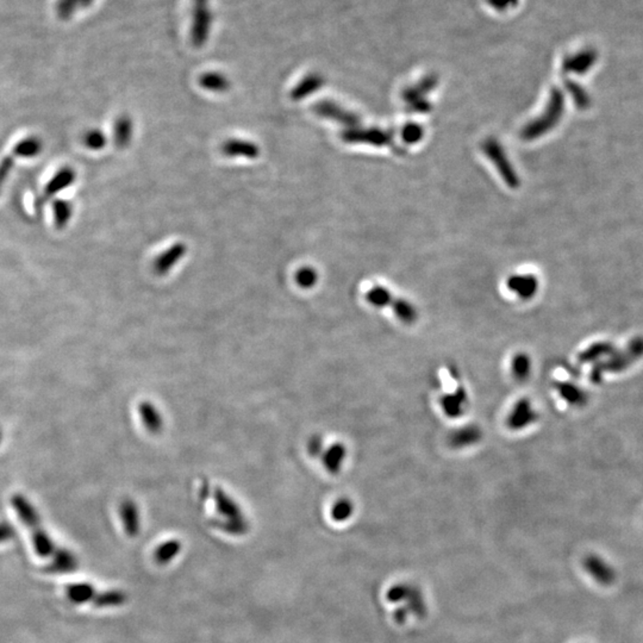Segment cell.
I'll return each mask as SVG.
<instances>
[{
    "instance_id": "6da1fadb",
    "label": "cell",
    "mask_w": 643,
    "mask_h": 643,
    "mask_svg": "<svg viewBox=\"0 0 643 643\" xmlns=\"http://www.w3.org/2000/svg\"><path fill=\"white\" fill-rule=\"evenodd\" d=\"M12 505L22 522L27 524L32 533L37 554L45 559H50L54 571H74L78 566L77 559L71 552L58 547L54 541L50 539L48 533L42 526L36 508L29 503V500L23 495H14L12 497Z\"/></svg>"
},
{
    "instance_id": "7a4b0ae2",
    "label": "cell",
    "mask_w": 643,
    "mask_h": 643,
    "mask_svg": "<svg viewBox=\"0 0 643 643\" xmlns=\"http://www.w3.org/2000/svg\"><path fill=\"white\" fill-rule=\"evenodd\" d=\"M67 597L74 604H91L98 609H115L128 602V594L121 589H100L89 583L68 585Z\"/></svg>"
},
{
    "instance_id": "3957f363",
    "label": "cell",
    "mask_w": 643,
    "mask_h": 643,
    "mask_svg": "<svg viewBox=\"0 0 643 643\" xmlns=\"http://www.w3.org/2000/svg\"><path fill=\"white\" fill-rule=\"evenodd\" d=\"M565 111V95L560 89L554 87L549 95L548 103L544 108L543 113L540 117L535 118L534 121L528 123L523 128L521 136L523 140L534 141L540 139L541 136L546 135L547 132L553 130L558 126Z\"/></svg>"
},
{
    "instance_id": "277c9868",
    "label": "cell",
    "mask_w": 643,
    "mask_h": 643,
    "mask_svg": "<svg viewBox=\"0 0 643 643\" xmlns=\"http://www.w3.org/2000/svg\"><path fill=\"white\" fill-rule=\"evenodd\" d=\"M213 495L217 513L221 517V522L218 523V526L222 530L229 535H246L249 531V522L239 504L221 489H216Z\"/></svg>"
},
{
    "instance_id": "5b68a950",
    "label": "cell",
    "mask_w": 643,
    "mask_h": 643,
    "mask_svg": "<svg viewBox=\"0 0 643 643\" xmlns=\"http://www.w3.org/2000/svg\"><path fill=\"white\" fill-rule=\"evenodd\" d=\"M482 149L486 156L493 162L497 171L500 172V176L503 178L505 184L511 189H517L521 185L517 173L513 169L511 162L508 161V155L504 152L502 144L498 141L490 137L482 144Z\"/></svg>"
},
{
    "instance_id": "8992f818",
    "label": "cell",
    "mask_w": 643,
    "mask_h": 643,
    "mask_svg": "<svg viewBox=\"0 0 643 643\" xmlns=\"http://www.w3.org/2000/svg\"><path fill=\"white\" fill-rule=\"evenodd\" d=\"M192 27H191V40L192 45L200 48L207 43L212 25V12L209 6L210 0H192Z\"/></svg>"
},
{
    "instance_id": "52a82bcc",
    "label": "cell",
    "mask_w": 643,
    "mask_h": 643,
    "mask_svg": "<svg viewBox=\"0 0 643 643\" xmlns=\"http://www.w3.org/2000/svg\"><path fill=\"white\" fill-rule=\"evenodd\" d=\"M342 140L348 143H367L377 147H384V145H391L392 137L391 131L380 129V128H369V129H361V128H348L342 132Z\"/></svg>"
},
{
    "instance_id": "ba28073f",
    "label": "cell",
    "mask_w": 643,
    "mask_h": 643,
    "mask_svg": "<svg viewBox=\"0 0 643 643\" xmlns=\"http://www.w3.org/2000/svg\"><path fill=\"white\" fill-rule=\"evenodd\" d=\"M539 412L528 398H521L513 405L506 417V425L513 432H521L535 424Z\"/></svg>"
},
{
    "instance_id": "9c48e42d",
    "label": "cell",
    "mask_w": 643,
    "mask_h": 643,
    "mask_svg": "<svg viewBox=\"0 0 643 643\" xmlns=\"http://www.w3.org/2000/svg\"><path fill=\"white\" fill-rule=\"evenodd\" d=\"M598 58V51L592 47L581 49L574 54L567 55L563 61V72L565 74L573 73L576 75H585L597 63Z\"/></svg>"
},
{
    "instance_id": "30bf717a",
    "label": "cell",
    "mask_w": 643,
    "mask_h": 643,
    "mask_svg": "<svg viewBox=\"0 0 643 643\" xmlns=\"http://www.w3.org/2000/svg\"><path fill=\"white\" fill-rule=\"evenodd\" d=\"M468 392L463 385H455L449 392L440 397V406L448 419H456L463 417L468 408Z\"/></svg>"
},
{
    "instance_id": "8fae6325",
    "label": "cell",
    "mask_w": 643,
    "mask_h": 643,
    "mask_svg": "<svg viewBox=\"0 0 643 643\" xmlns=\"http://www.w3.org/2000/svg\"><path fill=\"white\" fill-rule=\"evenodd\" d=\"M314 111L320 117L333 119L348 128H355L356 126L360 124L359 116H356L355 113H351V111H347L346 108H342L331 100H323V102L315 104Z\"/></svg>"
},
{
    "instance_id": "7c38bea8",
    "label": "cell",
    "mask_w": 643,
    "mask_h": 643,
    "mask_svg": "<svg viewBox=\"0 0 643 643\" xmlns=\"http://www.w3.org/2000/svg\"><path fill=\"white\" fill-rule=\"evenodd\" d=\"M187 253V246L184 242H176L171 247L163 250L155 260H154L153 270L155 274L166 275L169 273V270L178 265L181 259L186 255Z\"/></svg>"
},
{
    "instance_id": "4fadbf2b",
    "label": "cell",
    "mask_w": 643,
    "mask_h": 643,
    "mask_svg": "<svg viewBox=\"0 0 643 643\" xmlns=\"http://www.w3.org/2000/svg\"><path fill=\"white\" fill-rule=\"evenodd\" d=\"M506 286L510 292L515 293L523 301H528L537 294L540 283L533 274H516L508 278Z\"/></svg>"
},
{
    "instance_id": "5bb4252c",
    "label": "cell",
    "mask_w": 643,
    "mask_h": 643,
    "mask_svg": "<svg viewBox=\"0 0 643 643\" xmlns=\"http://www.w3.org/2000/svg\"><path fill=\"white\" fill-rule=\"evenodd\" d=\"M222 153L228 158H246L249 160H255L260 156L261 150L257 143L250 141L230 139V140L225 141L222 145Z\"/></svg>"
},
{
    "instance_id": "9a60e30c",
    "label": "cell",
    "mask_w": 643,
    "mask_h": 643,
    "mask_svg": "<svg viewBox=\"0 0 643 643\" xmlns=\"http://www.w3.org/2000/svg\"><path fill=\"white\" fill-rule=\"evenodd\" d=\"M347 456L348 449L346 445H343L342 442H335L333 445L325 447L323 454L320 455V459L327 472L330 474H338L344 466Z\"/></svg>"
},
{
    "instance_id": "2e32d148",
    "label": "cell",
    "mask_w": 643,
    "mask_h": 643,
    "mask_svg": "<svg viewBox=\"0 0 643 643\" xmlns=\"http://www.w3.org/2000/svg\"><path fill=\"white\" fill-rule=\"evenodd\" d=\"M584 567L589 576H592L594 581H598L599 584H612L616 578V573L612 570V567L605 563L603 559L599 558L598 555L586 557Z\"/></svg>"
},
{
    "instance_id": "e0dca14e",
    "label": "cell",
    "mask_w": 643,
    "mask_h": 643,
    "mask_svg": "<svg viewBox=\"0 0 643 643\" xmlns=\"http://www.w3.org/2000/svg\"><path fill=\"white\" fill-rule=\"evenodd\" d=\"M482 428L477 424H468L465 427L459 428L449 435V443L453 448L465 449L472 445H476L482 441Z\"/></svg>"
},
{
    "instance_id": "ac0fdd59",
    "label": "cell",
    "mask_w": 643,
    "mask_h": 643,
    "mask_svg": "<svg viewBox=\"0 0 643 643\" xmlns=\"http://www.w3.org/2000/svg\"><path fill=\"white\" fill-rule=\"evenodd\" d=\"M119 515L126 535L130 537L139 535L141 531V513L137 504L131 500L121 502Z\"/></svg>"
},
{
    "instance_id": "d6986e66",
    "label": "cell",
    "mask_w": 643,
    "mask_h": 643,
    "mask_svg": "<svg viewBox=\"0 0 643 643\" xmlns=\"http://www.w3.org/2000/svg\"><path fill=\"white\" fill-rule=\"evenodd\" d=\"M141 421L144 428L152 434H160L163 429V419L160 410L152 401H142L140 404Z\"/></svg>"
},
{
    "instance_id": "ffe728a7",
    "label": "cell",
    "mask_w": 643,
    "mask_h": 643,
    "mask_svg": "<svg viewBox=\"0 0 643 643\" xmlns=\"http://www.w3.org/2000/svg\"><path fill=\"white\" fill-rule=\"evenodd\" d=\"M323 84L324 79L320 77V74L311 73L305 78H303L302 80L299 81L297 85L293 87V90L291 91V98L294 102L303 100L306 97L314 95L315 92L320 90Z\"/></svg>"
},
{
    "instance_id": "44dd1931",
    "label": "cell",
    "mask_w": 643,
    "mask_h": 643,
    "mask_svg": "<svg viewBox=\"0 0 643 643\" xmlns=\"http://www.w3.org/2000/svg\"><path fill=\"white\" fill-rule=\"evenodd\" d=\"M183 550V544L180 541L173 540L165 541L159 544L153 553L154 561L160 565V566H166L169 565L172 561H174L179 554Z\"/></svg>"
},
{
    "instance_id": "7402d4cb",
    "label": "cell",
    "mask_w": 643,
    "mask_h": 643,
    "mask_svg": "<svg viewBox=\"0 0 643 643\" xmlns=\"http://www.w3.org/2000/svg\"><path fill=\"white\" fill-rule=\"evenodd\" d=\"M134 135V123L129 116L121 115L113 126V141L118 148L124 149L130 144Z\"/></svg>"
},
{
    "instance_id": "603a6c76",
    "label": "cell",
    "mask_w": 643,
    "mask_h": 643,
    "mask_svg": "<svg viewBox=\"0 0 643 643\" xmlns=\"http://www.w3.org/2000/svg\"><path fill=\"white\" fill-rule=\"evenodd\" d=\"M199 85L210 92L224 93L230 89V80L222 73L207 72L199 78Z\"/></svg>"
},
{
    "instance_id": "cb8c5ba5",
    "label": "cell",
    "mask_w": 643,
    "mask_h": 643,
    "mask_svg": "<svg viewBox=\"0 0 643 643\" xmlns=\"http://www.w3.org/2000/svg\"><path fill=\"white\" fill-rule=\"evenodd\" d=\"M437 79L435 77H427L425 79H423L419 85L412 86V87H409L403 92V100L409 104V105H412L414 103H419V102H422L423 95L430 92V91L436 86Z\"/></svg>"
},
{
    "instance_id": "d4e9b609",
    "label": "cell",
    "mask_w": 643,
    "mask_h": 643,
    "mask_svg": "<svg viewBox=\"0 0 643 643\" xmlns=\"http://www.w3.org/2000/svg\"><path fill=\"white\" fill-rule=\"evenodd\" d=\"M533 371V360L530 355L524 351L515 354L511 360V373L518 382H524L530 377Z\"/></svg>"
},
{
    "instance_id": "484cf974",
    "label": "cell",
    "mask_w": 643,
    "mask_h": 643,
    "mask_svg": "<svg viewBox=\"0 0 643 643\" xmlns=\"http://www.w3.org/2000/svg\"><path fill=\"white\" fill-rule=\"evenodd\" d=\"M392 310L397 316V318L404 324H414L419 318V311L416 309L414 304H411L409 301L403 299V298H395V302L392 304Z\"/></svg>"
},
{
    "instance_id": "4316f807",
    "label": "cell",
    "mask_w": 643,
    "mask_h": 643,
    "mask_svg": "<svg viewBox=\"0 0 643 643\" xmlns=\"http://www.w3.org/2000/svg\"><path fill=\"white\" fill-rule=\"evenodd\" d=\"M557 390L560 393V397L568 404L573 406L586 404L587 397L578 385L576 386L570 382H559L557 384Z\"/></svg>"
},
{
    "instance_id": "83f0119b",
    "label": "cell",
    "mask_w": 643,
    "mask_h": 643,
    "mask_svg": "<svg viewBox=\"0 0 643 643\" xmlns=\"http://www.w3.org/2000/svg\"><path fill=\"white\" fill-rule=\"evenodd\" d=\"M366 301L374 307L382 309V307H386V306H392V304L395 302V297L390 292L388 288L377 285V286L369 288L367 291Z\"/></svg>"
},
{
    "instance_id": "f1b7e54d",
    "label": "cell",
    "mask_w": 643,
    "mask_h": 643,
    "mask_svg": "<svg viewBox=\"0 0 643 643\" xmlns=\"http://www.w3.org/2000/svg\"><path fill=\"white\" fill-rule=\"evenodd\" d=\"M355 506L349 498H340L331 506V517L336 522H346L354 515Z\"/></svg>"
},
{
    "instance_id": "f546056e",
    "label": "cell",
    "mask_w": 643,
    "mask_h": 643,
    "mask_svg": "<svg viewBox=\"0 0 643 643\" xmlns=\"http://www.w3.org/2000/svg\"><path fill=\"white\" fill-rule=\"evenodd\" d=\"M565 85H566L567 91L570 92V95H572V98L574 100V104L578 108H581V110L589 108L591 105V98H589V93L586 92L584 87H581L579 84L573 82L572 80H566Z\"/></svg>"
},
{
    "instance_id": "4dcf8cb0",
    "label": "cell",
    "mask_w": 643,
    "mask_h": 643,
    "mask_svg": "<svg viewBox=\"0 0 643 643\" xmlns=\"http://www.w3.org/2000/svg\"><path fill=\"white\" fill-rule=\"evenodd\" d=\"M318 280V274L312 267H302L296 273V283L302 288H311L315 286Z\"/></svg>"
},
{
    "instance_id": "1f68e13d",
    "label": "cell",
    "mask_w": 643,
    "mask_h": 643,
    "mask_svg": "<svg viewBox=\"0 0 643 643\" xmlns=\"http://www.w3.org/2000/svg\"><path fill=\"white\" fill-rule=\"evenodd\" d=\"M424 136L423 128L416 123H409L401 129V139L405 143L414 144L422 140Z\"/></svg>"
},
{
    "instance_id": "d6a6232c",
    "label": "cell",
    "mask_w": 643,
    "mask_h": 643,
    "mask_svg": "<svg viewBox=\"0 0 643 643\" xmlns=\"http://www.w3.org/2000/svg\"><path fill=\"white\" fill-rule=\"evenodd\" d=\"M85 143L92 150H102L108 143V139L103 131L95 129L86 134Z\"/></svg>"
},
{
    "instance_id": "836d02e7",
    "label": "cell",
    "mask_w": 643,
    "mask_h": 643,
    "mask_svg": "<svg viewBox=\"0 0 643 643\" xmlns=\"http://www.w3.org/2000/svg\"><path fill=\"white\" fill-rule=\"evenodd\" d=\"M324 449H325V445H324L322 437L317 436V435L311 437L309 443H307V452H309L311 456L320 458V455L323 454Z\"/></svg>"
},
{
    "instance_id": "e575fe53",
    "label": "cell",
    "mask_w": 643,
    "mask_h": 643,
    "mask_svg": "<svg viewBox=\"0 0 643 643\" xmlns=\"http://www.w3.org/2000/svg\"><path fill=\"white\" fill-rule=\"evenodd\" d=\"M71 212H72V207L68 202H60L56 205V213H58L56 216H58V222H59L60 225H65V223L69 220Z\"/></svg>"
},
{
    "instance_id": "d590c367",
    "label": "cell",
    "mask_w": 643,
    "mask_h": 643,
    "mask_svg": "<svg viewBox=\"0 0 643 643\" xmlns=\"http://www.w3.org/2000/svg\"><path fill=\"white\" fill-rule=\"evenodd\" d=\"M519 0H489L491 6L498 11H505L510 8L517 6Z\"/></svg>"
},
{
    "instance_id": "8d00e7d4",
    "label": "cell",
    "mask_w": 643,
    "mask_h": 643,
    "mask_svg": "<svg viewBox=\"0 0 643 643\" xmlns=\"http://www.w3.org/2000/svg\"><path fill=\"white\" fill-rule=\"evenodd\" d=\"M93 0H84V5H89L90 3H92Z\"/></svg>"
}]
</instances>
